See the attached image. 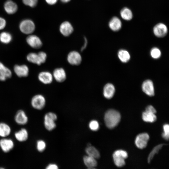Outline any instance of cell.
Segmentation results:
<instances>
[{
  "label": "cell",
  "instance_id": "cell-1",
  "mask_svg": "<svg viewBox=\"0 0 169 169\" xmlns=\"http://www.w3.org/2000/svg\"><path fill=\"white\" fill-rule=\"evenodd\" d=\"M120 119V115L117 111L110 109L107 110L105 113L104 120L107 127L112 129L118 124Z\"/></svg>",
  "mask_w": 169,
  "mask_h": 169
},
{
  "label": "cell",
  "instance_id": "cell-2",
  "mask_svg": "<svg viewBox=\"0 0 169 169\" xmlns=\"http://www.w3.org/2000/svg\"><path fill=\"white\" fill-rule=\"evenodd\" d=\"M19 28L21 32L26 34H30L34 31L35 26L31 20L26 19L22 20L19 23Z\"/></svg>",
  "mask_w": 169,
  "mask_h": 169
},
{
  "label": "cell",
  "instance_id": "cell-3",
  "mask_svg": "<svg viewBox=\"0 0 169 169\" xmlns=\"http://www.w3.org/2000/svg\"><path fill=\"white\" fill-rule=\"evenodd\" d=\"M127 157V152L122 150L115 151L113 155L114 162L115 165L119 167H122L125 165V159Z\"/></svg>",
  "mask_w": 169,
  "mask_h": 169
},
{
  "label": "cell",
  "instance_id": "cell-4",
  "mask_svg": "<svg viewBox=\"0 0 169 169\" xmlns=\"http://www.w3.org/2000/svg\"><path fill=\"white\" fill-rule=\"evenodd\" d=\"M57 119L56 115L52 112H49L46 114L44 117V125L45 128L49 131L54 129L56 125L55 121Z\"/></svg>",
  "mask_w": 169,
  "mask_h": 169
},
{
  "label": "cell",
  "instance_id": "cell-5",
  "mask_svg": "<svg viewBox=\"0 0 169 169\" xmlns=\"http://www.w3.org/2000/svg\"><path fill=\"white\" fill-rule=\"evenodd\" d=\"M67 59L68 63L72 65H79L81 63L82 57L80 54L76 51H72L68 54Z\"/></svg>",
  "mask_w": 169,
  "mask_h": 169
},
{
  "label": "cell",
  "instance_id": "cell-6",
  "mask_svg": "<svg viewBox=\"0 0 169 169\" xmlns=\"http://www.w3.org/2000/svg\"><path fill=\"white\" fill-rule=\"evenodd\" d=\"M46 100L44 96L40 94L34 96L31 100V104L34 109L38 110L43 109L45 106Z\"/></svg>",
  "mask_w": 169,
  "mask_h": 169
},
{
  "label": "cell",
  "instance_id": "cell-7",
  "mask_svg": "<svg viewBox=\"0 0 169 169\" xmlns=\"http://www.w3.org/2000/svg\"><path fill=\"white\" fill-rule=\"evenodd\" d=\"M26 41L28 44L31 47L35 49L41 48L43 45L40 39L35 35L30 34L26 38Z\"/></svg>",
  "mask_w": 169,
  "mask_h": 169
},
{
  "label": "cell",
  "instance_id": "cell-8",
  "mask_svg": "<svg viewBox=\"0 0 169 169\" xmlns=\"http://www.w3.org/2000/svg\"><path fill=\"white\" fill-rule=\"evenodd\" d=\"M149 139V136L146 133H143L138 135L135 140V144L139 148L142 149L145 148Z\"/></svg>",
  "mask_w": 169,
  "mask_h": 169
},
{
  "label": "cell",
  "instance_id": "cell-9",
  "mask_svg": "<svg viewBox=\"0 0 169 169\" xmlns=\"http://www.w3.org/2000/svg\"><path fill=\"white\" fill-rule=\"evenodd\" d=\"M52 75L55 80L59 83L64 82L67 78L66 72L62 68L55 69L53 71Z\"/></svg>",
  "mask_w": 169,
  "mask_h": 169
},
{
  "label": "cell",
  "instance_id": "cell-10",
  "mask_svg": "<svg viewBox=\"0 0 169 169\" xmlns=\"http://www.w3.org/2000/svg\"><path fill=\"white\" fill-rule=\"evenodd\" d=\"M166 26L164 23H160L156 24L154 27L153 32L156 37L161 38L165 36L167 32Z\"/></svg>",
  "mask_w": 169,
  "mask_h": 169
},
{
  "label": "cell",
  "instance_id": "cell-11",
  "mask_svg": "<svg viewBox=\"0 0 169 169\" xmlns=\"http://www.w3.org/2000/svg\"><path fill=\"white\" fill-rule=\"evenodd\" d=\"M142 91L148 96H152L154 95V88L152 81L147 79L143 82L142 85Z\"/></svg>",
  "mask_w": 169,
  "mask_h": 169
},
{
  "label": "cell",
  "instance_id": "cell-12",
  "mask_svg": "<svg viewBox=\"0 0 169 169\" xmlns=\"http://www.w3.org/2000/svg\"><path fill=\"white\" fill-rule=\"evenodd\" d=\"M13 69L15 74L19 77H26L28 75L29 69L26 65L16 64L14 66Z\"/></svg>",
  "mask_w": 169,
  "mask_h": 169
},
{
  "label": "cell",
  "instance_id": "cell-13",
  "mask_svg": "<svg viewBox=\"0 0 169 169\" xmlns=\"http://www.w3.org/2000/svg\"><path fill=\"white\" fill-rule=\"evenodd\" d=\"M38 78L40 82L46 84L52 83L54 79L52 74L48 71H43L39 73Z\"/></svg>",
  "mask_w": 169,
  "mask_h": 169
},
{
  "label": "cell",
  "instance_id": "cell-14",
  "mask_svg": "<svg viewBox=\"0 0 169 169\" xmlns=\"http://www.w3.org/2000/svg\"><path fill=\"white\" fill-rule=\"evenodd\" d=\"M14 146V143L12 139L3 138L0 140V147L5 152L10 151L13 148Z\"/></svg>",
  "mask_w": 169,
  "mask_h": 169
},
{
  "label": "cell",
  "instance_id": "cell-15",
  "mask_svg": "<svg viewBox=\"0 0 169 169\" xmlns=\"http://www.w3.org/2000/svg\"><path fill=\"white\" fill-rule=\"evenodd\" d=\"M4 8L5 11L8 14H12L17 11L18 7L17 4L11 0H8L4 4Z\"/></svg>",
  "mask_w": 169,
  "mask_h": 169
},
{
  "label": "cell",
  "instance_id": "cell-16",
  "mask_svg": "<svg viewBox=\"0 0 169 169\" xmlns=\"http://www.w3.org/2000/svg\"><path fill=\"white\" fill-rule=\"evenodd\" d=\"M59 30L61 33L64 36H68L73 31V28L71 23L65 21L62 23L60 26Z\"/></svg>",
  "mask_w": 169,
  "mask_h": 169
},
{
  "label": "cell",
  "instance_id": "cell-17",
  "mask_svg": "<svg viewBox=\"0 0 169 169\" xmlns=\"http://www.w3.org/2000/svg\"><path fill=\"white\" fill-rule=\"evenodd\" d=\"M12 73L11 70L0 62V80L4 81L11 78Z\"/></svg>",
  "mask_w": 169,
  "mask_h": 169
},
{
  "label": "cell",
  "instance_id": "cell-18",
  "mask_svg": "<svg viewBox=\"0 0 169 169\" xmlns=\"http://www.w3.org/2000/svg\"><path fill=\"white\" fill-rule=\"evenodd\" d=\"M115 91L114 85L111 83L106 84L103 89V95L104 97L107 99H110L114 96Z\"/></svg>",
  "mask_w": 169,
  "mask_h": 169
},
{
  "label": "cell",
  "instance_id": "cell-19",
  "mask_svg": "<svg viewBox=\"0 0 169 169\" xmlns=\"http://www.w3.org/2000/svg\"><path fill=\"white\" fill-rule=\"evenodd\" d=\"M15 120L19 125H24L27 123L28 119L25 112L20 110L17 112L15 116Z\"/></svg>",
  "mask_w": 169,
  "mask_h": 169
},
{
  "label": "cell",
  "instance_id": "cell-20",
  "mask_svg": "<svg viewBox=\"0 0 169 169\" xmlns=\"http://www.w3.org/2000/svg\"><path fill=\"white\" fill-rule=\"evenodd\" d=\"M110 29L114 31H117L121 28L122 23L120 19L116 17L112 18L109 23Z\"/></svg>",
  "mask_w": 169,
  "mask_h": 169
},
{
  "label": "cell",
  "instance_id": "cell-21",
  "mask_svg": "<svg viewBox=\"0 0 169 169\" xmlns=\"http://www.w3.org/2000/svg\"><path fill=\"white\" fill-rule=\"evenodd\" d=\"M16 139L18 141L23 142L27 140L28 137V133L26 129L22 128L20 130L16 132L14 134Z\"/></svg>",
  "mask_w": 169,
  "mask_h": 169
},
{
  "label": "cell",
  "instance_id": "cell-22",
  "mask_svg": "<svg viewBox=\"0 0 169 169\" xmlns=\"http://www.w3.org/2000/svg\"><path fill=\"white\" fill-rule=\"evenodd\" d=\"M84 162L89 169H93L97 165V162L95 158L89 156H86L84 157Z\"/></svg>",
  "mask_w": 169,
  "mask_h": 169
},
{
  "label": "cell",
  "instance_id": "cell-23",
  "mask_svg": "<svg viewBox=\"0 0 169 169\" xmlns=\"http://www.w3.org/2000/svg\"><path fill=\"white\" fill-rule=\"evenodd\" d=\"M27 60L29 62L38 65H40L42 63L38 53L31 52L27 56Z\"/></svg>",
  "mask_w": 169,
  "mask_h": 169
},
{
  "label": "cell",
  "instance_id": "cell-24",
  "mask_svg": "<svg viewBox=\"0 0 169 169\" xmlns=\"http://www.w3.org/2000/svg\"><path fill=\"white\" fill-rule=\"evenodd\" d=\"M11 132V129L7 124L2 122L0 123V136L5 137L10 135Z\"/></svg>",
  "mask_w": 169,
  "mask_h": 169
},
{
  "label": "cell",
  "instance_id": "cell-25",
  "mask_svg": "<svg viewBox=\"0 0 169 169\" xmlns=\"http://www.w3.org/2000/svg\"><path fill=\"white\" fill-rule=\"evenodd\" d=\"M118 56L120 60L123 63L128 62L130 59L129 53L125 49L119 50L118 53Z\"/></svg>",
  "mask_w": 169,
  "mask_h": 169
},
{
  "label": "cell",
  "instance_id": "cell-26",
  "mask_svg": "<svg viewBox=\"0 0 169 169\" xmlns=\"http://www.w3.org/2000/svg\"><path fill=\"white\" fill-rule=\"evenodd\" d=\"M11 34L7 32H3L0 33V42L2 43L7 44L9 43L12 40Z\"/></svg>",
  "mask_w": 169,
  "mask_h": 169
},
{
  "label": "cell",
  "instance_id": "cell-27",
  "mask_svg": "<svg viewBox=\"0 0 169 169\" xmlns=\"http://www.w3.org/2000/svg\"><path fill=\"white\" fill-rule=\"evenodd\" d=\"M85 151L88 155L92 157L95 159H98L100 157L99 151L94 147L88 146L85 149Z\"/></svg>",
  "mask_w": 169,
  "mask_h": 169
},
{
  "label": "cell",
  "instance_id": "cell-28",
  "mask_svg": "<svg viewBox=\"0 0 169 169\" xmlns=\"http://www.w3.org/2000/svg\"><path fill=\"white\" fill-rule=\"evenodd\" d=\"M120 15L123 19L127 21L131 20L133 17L132 11L127 8H124L121 10Z\"/></svg>",
  "mask_w": 169,
  "mask_h": 169
},
{
  "label": "cell",
  "instance_id": "cell-29",
  "mask_svg": "<svg viewBox=\"0 0 169 169\" xmlns=\"http://www.w3.org/2000/svg\"><path fill=\"white\" fill-rule=\"evenodd\" d=\"M142 118L144 121L149 122H155L156 119V117L154 114L146 111L143 113Z\"/></svg>",
  "mask_w": 169,
  "mask_h": 169
},
{
  "label": "cell",
  "instance_id": "cell-30",
  "mask_svg": "<svg viewBox=\"0 0 169 169\" xmlns=\"http://www.w3.org/2000/svg\"><path fill=\"white\" fill-rule=\"evenodd\" d=\"M161 144L156 146L150 153L147 159L148 162L149 163L156 154H157L164 145Z\"/></svg>",
  "mask_w": 169,
  "mask_h": 169
},
{
  "label": "cell",
  "instance_id": "cell-31",
  "mask_svg": "<svg viewBox=\"0 0 169 169\" xmlns=\"http://www.w3.org/2000/svg\"><path fill=\"white\" fill-rule=\"evenodd\" d=\"M150 54L153 59H157L160 57L161 53L159 49L154 47L151 49L150 51Z\"/></svg>",
  "mask_w": 169,
  "mask_h": 169
},
{
  "label": "cell",
  "instance_id": "cell-32",
  "mask_svg": "<svg viewBox=\"0 0 169 169\" xmlns=\"http://www.w3.org/2000/svg\"><path fill=\"white\" fill-rule=\"evenodd\" d=\"M46 147V143L44 141L42 140H39L37 141V148L39 151L43 152L45 150Z\"/></svg>",
  "mask_w": 169,
  "mask_h": 169
},
{
  "label": "cell",
  "instance_id": "cell-33",
  "mask_svg": "<svg viewBox=\"0 0 169 169\" xmlns=\"http://www.w3.org/2000/svg\"><path fill=\"white\" fill-rule=\"evenodd\" d=\"M22 2L26 6L33 8L36 6L38 0H22Z\"/></svg>",
  "mask_w": 169,
  "mask_h": 169
},
{
  "label": "cell",
  "instance_id": "cell-34",
  "mask_svg": "<svg viewBox=\"0 0 169 169\" xmlns=\"http://www.w3.org/2000/svg\"><path fill=\"white\" fill-rule=\"evenodd\" d=\"M89 126L90 129L93 131H96L99 128V124L95 120L91 121L89 123Z\"/></svg>",
  "mask_w": 169,
  "mask_h": 169
},
{
  "label": "cell",
  "instance_id": "cell-35",
  "mask_svg": "<svg viewBox=\"0 0 169 169\" xmlns=\"http://www.w3.org/2000/svg\"><path fill=\"white\" fill-rule=\"evenodd\" d=\"M164 133L162 136L165 139L168 140L169 136V126L168 124L164 125L163 126Z\"/></svg>",
  "mask_w": 169,
  "mask_h": 169
},
{
  "label": "cell",
  "instance_id": "cell-36",
  "mask_svg": "<svg viewBox=\"0 0 169 169\" xmlns=\"http://www.w3.org/2000/svg\"><path fill=\"white\" fill-rule=\"evenodd\" d=\"M38 53L39 56L42 64L44 63L47 59V54L43 51H40Z\"/></svg>",
  "mask_w": 169,
  "mask_h": 169
},
{
  "label": "cell",
  "instance_id": "cell-37",
  "mask_svg": "<svg viewBox=\"0 0 169 169\" xmlns=\"http://www.w3.org/2000/svg\"><path fill=\"white\" fill-rule=\"evenodd\" d=\"M6 25V21L5 19L0 17V30L3 29Z\"/></svg>",
  "mask_w": 169,
  "mask_h": 169
},
{
  "label": "cell",
  "instance_id": "cell-38",
  "mask_svg": "<svg viewBox=\"0 0 169 169\" xmlns=\"http://www.w3.org/2000/svg\"><path fill=\"white\" fill-rule=\"evenodd\" d=\"M145 111L154 114L156 112V110L151 105H149L147 106L146 108Z\"/></svg>",
  "mask_w": 169,
  "mask_h": 169
},
{
  "label": "cell",
  "instance_id": "cell-39",
  "mask_svg": "<svg viewBox=\"0 0 169 169\" xmlns=\"http://www.w3.org/2000/svg\"><path fill=\"white\" fill-rule=\"evenodd\" d=\"M46 168L47 169H57L58 167L56 165L51 164L49 165Z\"/></svg>",
  "mask_w": 169,
  "mask_h": 169
},
{
  "label": "cell",
  "instance_id": "cell-40",
  "mask_svg": "<svg viewBox=\"0 0 169 169\" xmlns=\"http://www.w3.org/2000/svg\"><path fill=\"white\" fill-rule=\"evenodd\" d=\"M88 44V41L87 38H84V44L81 48V51H83L84 50L87 46Z\"/></svg>",
  "mask_w": 169,
  "mask_h": 169
},
{
  "label": "cell",
  "instance_id": "cell-41",
  "mask_svg": "<svg viewBox=\"0 0 169 169\" xmlns=\"http://www.w3.org/2000/svg\"><path fill=\"white\" fill-rule=\"evenodd\" d=\"M45 1L49 4L52 5L55 4L58 0H45Z\"/></svg>",
  "mask_w": 169,
  "mask_h": 169
},
{
  "label": "cell",
  "instance_id": "cell-42",
  "mask_svg": "<svg viewBox=\"0 0 169 169\" xmlns=\"http://www.w3.org/2000/svg\"><path fill=\"white\" fill-rule=\"evenodd\" d=\"M70 0H60L63 3H67L70 1Z\"/></svg>",
  "mask_w": 169,
  "mask_h": 169
}]
</instances>
